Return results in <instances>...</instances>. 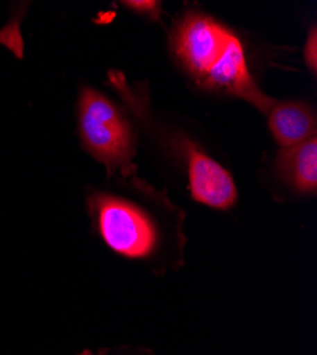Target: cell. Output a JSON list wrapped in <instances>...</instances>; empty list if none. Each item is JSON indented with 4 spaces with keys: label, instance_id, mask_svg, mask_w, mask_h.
I'll return each mask as SVG.
<instances>
[{
    "label": "cell",
    "instance_id": "obj_1",
    "mask_svg": "<svg viewBox=\"0 0 317 355\" xmlns=\"http://www.w3.org/2000/svg\"><path fill=\"white\" fill-rule=\"evenodd\" d=\"M171 47L184 70L208 90L242 98L265 114L276 101L256 85L241 39L214 17L187 13L172 32Z\"/></svg>",
    "mask_w": 317,
    "mask_h": 355
},
{
    "label": "cell",
    "instance_id": "obj_2",
    "mask_svg": "<svg viewBox=\"0 0 317 355\" xmlns=\"http://www.w3.org/2000/svg\"><path fill=\"white\" fill-rule=\"evenodd\" d=\"M87 209L96 233L117 254L151 261L169 249L171 227L146 205L94 191L87 196Z\"/></svg>",
    "mask_w": 317,
    "mask_h": 355
},
{
    "label": "cell",
    "instance_id": "obj_3",
    "mask_svg": "<svg viewBox=\"0 0 317 355\" xmlns=\"http://www.w3.org/2000/svg\"><path fill=\"white\" fill-rule=\"evenodd\" d=\"M77 116L84 151L103 164L110 176L119 171L127 173L135 154V141L123 111L96 88L83 85Z\"/></svg>",
    "mask_w": 317,
    "mask_h": 355
},
{
    "label": "cell",
    "instance_id": "obj_4",
    "mask_svg": "<svg viewBox=\"0 0 317 355\" xmlns=\"http://www.w3.org/2000/svg\"><path fill=\"white\" fill-rule=\"evenodd\" d=\"M269 128L283 148L296 146L316 137V115L300 101H275L266 112Z\"/></svg>",
    "mask_w": 317,
    "mask_h": 355
},
{
    "label": "cell",
    "instance_id": "obj_5",
    "mask_svg": "<svg viewBox=\"0 0 317 355\" xmlns=\"http://www.w3.org/2000/svg\"><path fill=\"white\" fill-rule=\"evenodd\" d=\"M283 182L299 193H314L317 189V138L283 148L276 161Z\"/></svg>",
    "mask_w": 317,
    "mask_h": 355
},
{
    "label": "cell",
    "instance_id": "obj_6",
    "mask_svg": "<svg viewBox=\"0 0 317 355\" xmlns=\"http://www.w3.org/2000/svg\"><path fill=\"white\" fill-rule=\"evenodd\" d=\"M305 60L306 64L310 67L311 73L316 74L317 70V31L316 27H313L310 31V35L306 42L305 47Z\"/></svg>",
    "mask_w": 317,
    "mask_h": 355
},
{
    "label": "cell",
    "instance_id": "obj_7",
    "mask_svg": "<svg viewBox=\"0 0 317 355\" xmlns=\"http://www.w3.org/2000/svg\"><path fill=\"white\" fill-rule=\"evenodd\" d=\"M126 6L135 10L139 15H146L153 19H157L160 16L158 2H126Z\"/></svg>",
    "mask_w": 317,
    "mask_h": 355
},
{
    "label": "cell",
    "instance_id": "obj_8",
    "mask_svg": "<svg viewBox=\"0 0 317 355\" xmlns=\"http://www.w3.org/2000/svg\"><path fill=\"white\" fill-rule=\"evenodd\" d=\"M105 355H150V352L147 351H141V349H130V348H123L119 351H114Z\"/></svg>",
    "mask_w": 317,
    "mask_h": 355
}]
</instances>
